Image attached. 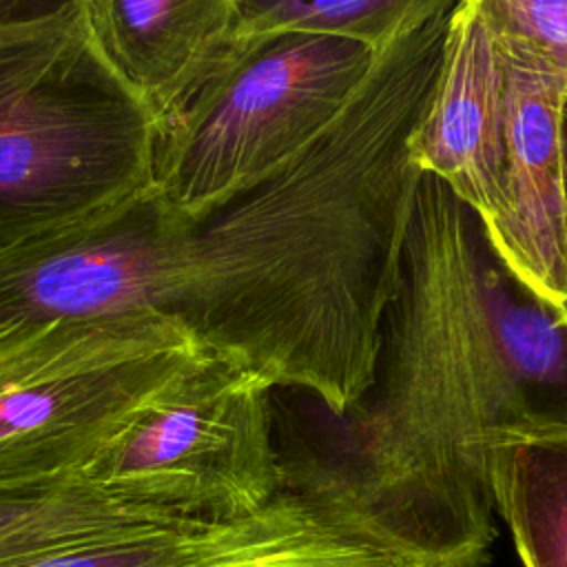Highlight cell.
<instances>
[{
	"mask_svg": "<svg viewBox=\"0 0 567 567\" xmlns=\"http://www.w3.org/2000/svg\"><path fill=\"white\" fill-rule=\"evenodd\" d=\"M496 509L523 567H567V434H494L487 450Z\"/></svg>",
	"mask_w": 567,
	"mask_h": 567,
	"instance_id": "cell-13",
	"label": "cell"
},
{
	"mask_svg": "<svg viewBox=\"0 0 567 567\" xmlns=\"http://www.w3.org/2000/svg\"><path fill=\"white\" fill-rule=\"evenodd\" d=\"M377 53L354 40L284 33L239 53L157 126L155 186L195 217L323 131Z\"/></svg>",
	"mask_w": 567,
	"mask_h": 567,
	"instance_id": "cell-5",
	"label": "cell"
},
{
	"mask_svg": "<svg viewBox=\"0 0 567 567\" xmlns=\"http://www.w3.org/2000/svg\"><path fill=\"white\" fill-rule=\"evenodd\" d=\"M323 518L330 516L315 503L284 489L272 505L248 518L228 523L186 518L113 529L0 560V567H210Z\"/></svg>",
	"mask_w": 567,
	"mask_h": 567,
	"instance_id": "cell-12",
	"label": "cell"
},
{
	"mask_svg": "<svg viewBox=\"0 0 567 567\" xmlns=\"http://www.w3.org/2000/svg\"><path fill=\"white\" fill-rule=\"evenodd\" d=\"M439 0H237L239 40L284 33L354 40L379 53Z\"/></svg>",
	"mask_w": 567,
	"mask_h": 567,
	"instance_id": "cell-15",
	"label": "cell"
},
{
	"mask_svg": "<svg viewBox=\"0 0 567 567\" xmlns=\"http://www.w3.org/2000/svg\"><path fill=\"white\" fill-rule=\"evenodd\" d=\"M272 385L204 352L84 467L104 492L182 518L228 523L284 492Z\"/></svg>",
	"mask_w": 567,
	"mask_h": 567,
	"instance_id": "cell-6",
	"label": "cell"
},
{
	"mask_svg": "<svg viewBox=\"0 0 567 567\" xmlns=\"http://www.w3.org/2000/svg\"><path fill=\"white\" fill-rule=\"evenodd\" d=\"M155 146L157 122L84 0L0 42V252L155 186Z\"/></svg>",
	"mask_w": 567,
	"mask_h": 567,
	"instance_id": "cell-3",
	"label": "cell"
},
{
	"mask_svg": "<svg viewBox=\"0 0 567 567\" xmlns=\"http://www.w3.org/2000/svg\"><path fill=\"white\" fill-rule=\"evenodd\" d=\"M173 520L186 518L113 496L84 474L0 487V560L91 534Z\"/></svg>",
	"mask_w": 567,
	"mask_h": 567,
	"instance_id": "cell-14",
	"label": "cell"
},
{
	"mask_svg": "<svg viewBox=\"0 0 567 567\" xmlns=\"http://www.w3.org/2000/svg\"><path fill=\"white\" fill-rule=\"evenodd\" d=\"M202 354L153 310L0 323V487L82 474Z\"/></svg>",
	"mask_w": 567,
	"mask_h": 567,
	"instance_id": "cell-4",
	"label": "cell"
},
{
	"mask_svg": "<svg viewBox=\"0 0 567 567\" xmlns=\"http://www.w3.org/2000/svg\"><path fill=\"white\" fill-rule=\"evenodd\" d=\"M210 567H410L379 545L323 518Z\"/></svg>",
	"mask_w": 567,
	"mask_h": 567,
	"instance_id": "cell-16",
	"label": "cell"
},
{
	"mask_svg": "<svg viewBox=\"0 0 567 567\" xmlns=\"http://www.w3.org/2000/svg\"><path fill=\"white\" fill-rule=\"evenodd\" d=\"M494 35L505 69L503 206L481 226L498 259L529 290L565 312L567 213L560 131L567 73L518 40L496 29Z\"/></svg>",
	"mask_w": 567,
	"mask_h": 567,
	"instance_id": "cell-8",
	"label": "cell"
},
{
	"mask_svg": "<svg viewBox=\"0 0 567 567\" xmlns=\"http://www.w3.org/2000/svg\"><path fill=\"white\" fill-rule=\"evenodd\" d=\"M84 13L157 126L241 49L237 0H84Z\"/></svg>",
	"mask_w": 567,
	"mask_h": 567,
	"instance_id": "cell-10",
	"label": "cell"
},
{
	"mask_svg": "<svg viewBox=\"0 0 567 567\" xmlns=\"http://www.w3.org/2000/svg\"><path fill=\"white\" fill-rule=\"evenodd\" d=\"M560 140H563V175H565V213H567V100H565V109H563V131H560ZM567 315V308H565Z\"/></svg>",
	"mask_w": 567,
	"mask_h": 567,
	"instance_id": "cell-19",
	"label": "cell"
},
{
	"mask_svg": "<svg viewBox=\"0 0 567 567\" xmlns=\"http://www.w3.org/2000/svg\"><path fill=\"white\" fill-rule=\"evenodd\" d=\"M71 0H0V42L53 22Z\"/></svg>",
	"mask_w": 567,
	"mask_h": 567,
	"instance_id": "cell-18",
	"label": "cell"
},
{
	"mask_svg": "<svg viewBox=\"0 0 567 567\" xmlns=\"http://www.w3.org/2000/svg\"><path fill=\"white\" fill-rule=\"evenodd\" d=\"M489 24L567 73V0H481Z\"/></svg>",
	"mask_w": 567,
	"mask_h": 567,
	"instance_id": "cell-17",
	"label": "cell"
},
{
	"mask_svg": "<svg viewBox=\"0 0 567 567\" xmlns=\"http://www.w3.org/2000/svg\"><path fill=\"white\" fill-rule=\"evenodd\" d=\"M184 217L151 186L0 252V323L162 315Z\"/></svg>",
	"mask_w": 567,
	"mask_h": 567,
	"instance_id": "cell-7",
	"label": "cell"
},
{
	"mask_svg": "<svg viewBox=\"0 0 567 567\" xmlns=\"http://www.w3.org/2000/svg\"><path fill=\"white\" fill-rule=\"evenodd\" d=\"M456 2L383 47L339 115L281 164L184 217L162 315L197 346L346 419L370 392L423 171L412 142Z\"/></svg>",
	"mask_w": 567,
	"mask_h": 567,
	"instance_id": "cell-1",
	"label": "cell"
},
{
	"mask_svg": "<svg viewBox=\"0 0 567 567\" xmlns=\"http://www.w3.org/2000/svg\"><path fill=\"white\" fill-rule=\"evenodd\" d=\"M476 215L423 175L377 377L321 450L281 452L284 485L410 567H485L494 525L487 450L525 434L496 365L474 272Z\"/></svg>",
	"mask_w": 567,
	"mask_h": 567,
	"instance_id": "cell-2",
	"label": "cell"
},
{
	"mask_svg": "<svg viewBox=\"0 0 567 567\" xmlns=\"http://www.w3.org/2000/svg\"><path fill=\"white\" fill-rule=\"evenodd\" d=\"M412 155L483 226L498 215L505 173V69L481 0H461L450 13L439 78Z\"/></svg>",
	"mask_w": 567,
	"mask_h": 567,
	"instance_id": "cell-9",
	"label": "cell"
},
{
	"mask_svg": "<svg viewBox=\"0 0 567 567\" xmlns=\"http://www.w3.org/2000/svg\"><path fill=\"white\" fill-rule=\"evenodd\" d=\"M474 272L492 352L525 434H567V315L529 290L494 252L476 217Z\"/></svg>",
	"mask_w": 567,
	"mask_h": 567,
	"instance_id": "cell-11",
	"label": "cell"
}]
</instances>
